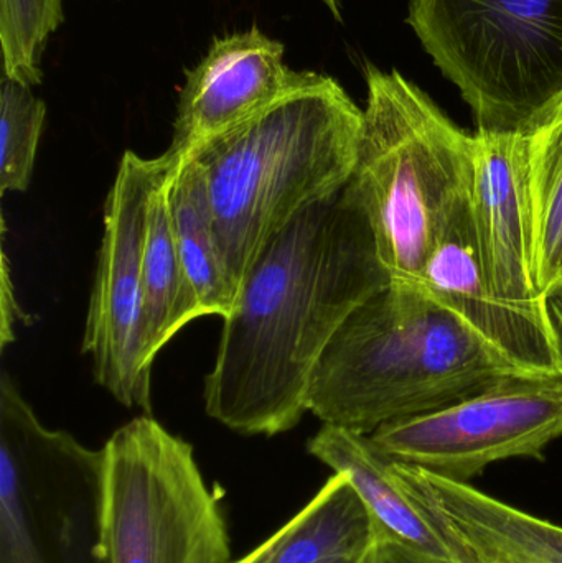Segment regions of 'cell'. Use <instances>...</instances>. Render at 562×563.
Here are the masks:
<instances>
[{
    "label": "cell",
    "mask_w": 562,
    "mask_h": 563,
    "mask_svg": "<svg viewBox=\"0 0 562 563\" xmlns=\"http://www.w3.org/2000/svg\"><path fill=\"white\" fill-rule=\"evenodd\" d=\"M392 284L368 218L346 185L297 214L254 261L223 318L205 409L241 435L289 432L346 318Z\"/></svg>",
    "instance_id": "1"
},
{
    "label": "cell",
    "mask_w": 562,
    "mask_h": 563,
    "mask_svg": "<svg viewBox=\"0 0 562 563\" xmlns=\"http://www.w3.org/2000/svg\"><path fill=\"white\" fill-rule=\"evenodd\" d=\"M528 374L541 373L508 360L421 285L392 280L337 331L307 407L323 426L372 435Z\"/></svg>",
    "instance_id": "2"
},
{
    "label": "cell",
    "mask_w": 562,
    "mask_h": 563,
    "mask_svg": "<svg viewBox=\"0 0 562 563\" xmlns=\"http://www.w3.org/2000/svg\"><path fill=\"white\" fill-rule=\"evenodd\" d=\"M362 129L363 109L337 79L300 71L273 104L185 155L203 180L236 297L271 238L352 180Z\"/></svg>",
    "instance_id": "3"
},
{
    "label": "cell",
    "mask_w": 562,
    "mask_h": 563,
    "mask_svg": "<svg viewBox=\"0 0 562 563\" xmlns=\"http://www.w3.org/2000/svg\"><path fill=\"white\" fill-rule=\"evenodd\" d=\"M366 108L350 187L392 280L416 282L471 185L472 139L398 69L365 65Z\"/></svg>",
    "instance_id": "4"
},
{
    "label": "cell",
    "mask_w": 562,
    "mask_h": 563,
    "mask_svg": "<svg viewBox=\"0 0 562 563\" xmlns=\"http://www.w3.org/2000/svg\"><path fill=\"white\" fill-rule=\"evenodd\" d=\"M406 22L482 134H528L562 98V0H409Z\"/></svg>",
    "instance_id": "5"
},
{
    "label": "cell",
    "mask_w": 562,
    "mask_h": 563,
    "mask_svg": "<svg viewBox=\"0 0 562 563\" xmlns=\"http://www.w3.org/2000/svg\"><path fill=\"white\" fill-rule=\"evenodd\" d=\"M101 453L99 563H231L227 519L190 443L145 413Z\"/></svg>",
    "instance_id": "6"
},
{
    "label": "cell",
    "mask_w": 562,
    "mask_h": 563,
    "mask_svg": "<svg viewBox=\"0 0 562 563\" xmlns=\"http://www.w3.org/2000/svg\"><path fill=\"white\" fill-rule=\"evenodd\" d=\"M101 450L46 429L0 377V563H99Z\"/></svg>",
    "instance_id": "7"
},
{
    "label": "cell",
    "mask_w": 562,
    "mask_h": 563,
    "mask_svg": "<svg viewBox=\"0 0 562 563\" xmlns=\"http://www.w3.org/2000/svg\"><path fill=\"white\" fill-rule=\"evenodd\" d=\"M172 158L132 151L119 162L106 198L104 231L89 298L82 353L96 383L122 406L152 412V364L145 354L144 260L148 201Z\"/></svg>",
    "instance_id": "8"
},
{
    "label": "cell",
    "mask_w": 562,
    "mask_h": 563,
    "mask_svg": "<svg viewBox=\"0 0 562 563\" xmlns=\"http://www.w3.org/2000/svg\"><path fill=\"white\" fill-rule=\"evenodd\" d=\"M370 437L395 462L461 483L492 463L543 460L548 445L562 437V376L514 377Z\"/></svg>",
    "instance_id": "9"
},
{
    "label": "cell",
    "mask_w": 562,
    "mask_h": 563,
    "mask_svg": "<svg viewBox=\"0 0 562 563\" xmlns=\"http://www.w3.org/2000/svg\"><path fill=\"white\" fill-rule=\"evenodd\" d=\"M418 284L518 366L561 376L543 314L508 303L492 287L475 230L471 185L449 211Z\"/></svg>",
    "instance_id": "10"
},
{
    "label": "cell",
    "mask_w": 562,
    "mask_h": 563,
    "mask_svg": "<svg viewBox=\"0 0 562 563\" xmlns=\"http://www.w3.org/2000/svg\"><path fill=\"white\" fill-rule=\"evenodd\" d=\"M283 43L257 26L218 36L185 71L167 154L184 158L201 142L241 124L289 91L300 71L284 62Z\"/></svg>",
    "instance_id": "11"
},
{
    "label": "cell",
    "mask_w": 562,
    "mask_h": 563,
    "mask_svg": "<svg viewBox=\"0 0 562 563\" xmlns=\"http://www.w3.org/2000/svg\"><path fill=\"white\" fill-rule=\"evenodd\" d=\"M472 213L485 271L498 297L543 314L535 279L527 198V134L472 139Z\"/></svg>",
    "instance_id": "12"
},
{
    "label": "cell",
    "mask_w": 562,
    "mask_h": 563,
    "mask_svg": "<svg viewBox=\"0 0 562 563\" xmlns=\"http://www.w3.org/2000/svg\"><path fill=\"white\" fill-rule=\"evenodd\" d=\"M409 495L438 522L461 563H562V528L500 499L396 462Z\"/></svg>",
    "instance_id": "13"
},
{
    "label": "cell",
    "mask_w": 562,
    "mask_h": 563,
    "mask_svg": "<svg viewBox=\"0 0 562 563\" xmlns=\"http://www.w3.org/2000/svg\"><path fill=\"white\" fill-rule=\"evenodd\" d=\"M307 450L333 473L350 479L372 515L378 536L459 562L444 531L403 485L395 460L382 452L372 437L323 426L309 440Z\"/></svg>",
    "instance_id": "14"
},
{
    "label": "cell",
    "mask_w": 562,
    "mask_h": 563,
    "mask_svg": "<svg viewBox=\"0 0 562 563\" xmlns=\"http://www.w3.org/2000/svg\"><path fill=\"white\" fill-rule=\"evenodd\" d=\"M378 539L365 503L342 473L266 542L231 563H339L363 558Z\"/></svg>",
    "instance_id": "15"
},
{
    "label": "cell",
    "mask_w": 562,
    "mask_h": 563,
    "mask_svg": "<svg viewBox=\"0 0 562 563\" xmlns=\"http://www.w3.org/2000/svg\"><path fill=\"white\" fill-rule=\"evenodd\" d=\"M172 161L165 194L185 279L198 317L227 318L236 301V288L228 274L203 180L190 158Z\"/></svg>",
    "instance_id": "16"
},
{
    "label": "cell",
    "mask_w": 562,
    "mask_h": 563,
    "mask_svg": "<svg viewBox=\"0 0 562 563\" xmlns=\"http://www.w3.org/2000/svg\"><path fill=\"white\" fill-rule=\"evenodd\" d=\"M167 175L158 181L152 194L147 221H145L142 271H144L145 354L151 364H154L155 357L164 350L165 344L174 340L181 328L200 318L181 269L174 230H172L170 211H168L167 194H165Z\"/></svg>",
    "instance_id": "17"
},
{
    "label": "cell",
    "mask_w": 562,
    "mask_h": 563,
    "mask_svg": "<svg viewBox=\"0 0 562 563\" xmlns=\"http://www.w3.org/2000/svg\"><path fill=\"white\" fill-rule=\"evenodd\" d=\"M527 198L535 279L543 294L562 276V98L527 134Z\"/></svg>",
    "instance_id": "18"
},
{
    "label": "cell",
    "mask_w": 562,
    "mask_h": 563,
    "mask_svg": "<svg viewBox=\"0 0 562 563\" xmlns=\"http://www.w3.org/2000/svg\"><path fill=\"white\" fill-rule=\"evenodd\" d=\"M46 106L32 86L0 81V191L29 190L45 124Z\"/></svg>",
    "instance_id": "19"
},
{
    "label": "cell",
    "mask_w": 562,
    "mask_h": 563,
    "mask_svg": "<svg viewBox=\"0 0 562 563\" xmlns=\"http://www.w3.org/2000/svg\"><path fill=\"white\" fill-rule=\"evenodd\" d=\"M65 0H0L3 76L38 86L49 36L65 22Z\"/></svg>",
    "instance_id": "20"
},
{
    "label": "cell",
    "mask_w": 562,
    "mask_h": 563,
    "mask_svg": "<svg viewBox=\"0 0 562 563\" xmlns=\"http://www.w3.org/2000/svg\"><path fill=\"white\" fill-rule=\"evenodd\" d=\"M368 563H459L449 561V559L438 558V555L428 554V552L419 551L411 548L405 542L396 541V539L378 536L375 545H373L372 554H370Z\"/></svg>",
    "instance_id": "21"
},
{
    "label": "cell",
    "mask_w": 562,
    "mask_h": 563,
    "mask_svg": "<svg viewBox=\"0 0 562 563\" xmlns=\"http://www.w3.org/2000/svg\"><path fill=\"white\" fill-rule=\"evenodd\" d=\"M541 305L554 360L562 376V277L543 291Z\"/></svg>",
    "instance_id": "22"
},
{
    "label": "cell",
    "mask_w": 562,
    "mask_h": 563,
    "mask_svg": "<svg viewBox=\"0 0 562 563\" xmlns=\"http://www.w3.org/2000/svg\"><path fill=\"white\" fill-rule=\"evenodd\" d=\"M2 317H0V346L5 350L7 344L13 341V330H15L16 321L25 320L20 305L16 303L15 291H13V282L10 277L9 260H7L5 251L2 254Z\"/></svg>",
    "instance_id": "23"
},
{
    "label": "cell",
    "mask_w": 562,
    "mask_h": 563,
    "mask_svg": "<svg viewBox=\"0 0 562 563\" xmlns=\"http://www.w3.org/2000/svg\"><path fill=\"white\" fill-rule=\"evenodd\" d=\"M326 3L327 9L330 10L337 22H342V7H340V0H322Z\"/></svg>",
    "instance_id": "24"
},
{
    "label": "cell",
    "mask_w": 562,
    "mask_h": 563,
    "mask_svg": "<svg viewBox=\"0 0 562 563\" xmlns=\"http://www.w3.org/2000/svg\"><path fill=\"white\" fill-rule=\"evenodd\" d=\"M370 554H372V552H370ZM370 554L363 555V558L349 559V561H342L339 563H368Z\"/></svg>",
    "instance_id": "25"
},
{
    "label": "cell",
    "mask_w": 562,
    "mask_h": 563,
    "mask_svg": "<svg viewBox=\"0 0 562 563\" xmlns=\"http://www.w3.org/2000/svg\"><path fill=\"white\" fill-rule=\"evenodd\" d=\"M562 277V276H561Z\"/></svg>",
    "instance_id": "26"
}]
</instances>
